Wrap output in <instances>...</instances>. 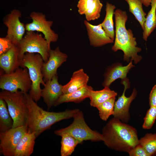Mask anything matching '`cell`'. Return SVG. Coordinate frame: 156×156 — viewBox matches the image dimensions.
I'll return each instance as SVG.
<instances>
[{"instance_id": "obj_1", "label": "cell", "mask_w": 156, "mask_h": 156, "mask_svg": "<svg viewBox=\"0 0 156 156\" xmlns=\"http://www.w3.org/2000/svg\"><path fill=\"white\" fill-rule=\"evenodd\" d=\"M24 96L28 110L27 125L31 131L35 133L36 137L54 124L73 118L80 111L77 109L58 112L46 111L38 106L27 92L24 93Z\"/></svg>"}, {"instance_id": "obj_2", "label": "cell", "mask_w": 156, "mask_h": 156, "mask_svg": "<svg viewBox=\"0 0 156 156\" xmlns=\"http://www.w3.org/2000/svg\"><path fill=\"white\" fill-rule=\"evenodd\" d=\"M105 144L114 150L128 153L139 143L136 130L114 117L102 129Z\"/></svg>"}, {"instance_id": "obj_3", "label": "cell", "mask_w": 156, "mask_h": 156, "mask_svg": "<svg viewBox=\"0 0 156 156\" xmlns=\"http://www.w3.org/2000/svg\"><path fill=\"white\" fill-rule=\"evenodd\" d=\"M115 21V38L112 50L116 51H122L124 53L125 61H134L137 64L141 60L142 57L138 53L142 49L137 46L136 38L134 37L132 31L127 29L125 26L128 16L125 11L120 9L116 10L114 12Z\"/></svg>"}, {"instance_id": "obj_4", "label": "cell", "mask_w": 156, "mask_h": 156, "mask_svg": "<svg viewBox=\"0 0 156 156\" xmlns=\"http://www.w3.org/2000/svg\"><path fill=\"white\" fill-rule=\"evenodd\" d=\"M44 61L42 56L38 53H25L20 64V67L27 68L31 82L29 94L36 102L42 97L40 85L45 84L43 80L42 67Z\"/></svg>"}, {"instance_id": "obj_5", "label": "cell", "mask_w": 156, "mask_h": 156, "mask_svg": "<svg viewBox=\"0 0 156 156\" xmlns=\"http://www.w3.org/2000/svg\"><path fill=\"white\" fill-rule=\"evenodd\" d=\"M0 98L3 100L8 106V110L13 120L12 128L27 125L28 110L24 96V92L18 90L12 92L2 90Z\"/></svg>"}, {"instance_id": "obj_6", "label": "cell", "mask_w": 156, "mask_h": 156, "mask_svg": "<svg viewBox=\"0 0 156 156\" xmlns=\"http://www.w3.org/2000/svg\"><path fill=\"white\" fill-rule=\"evenodd\" d=\"M73 118V121L70 125L55 131V134L60 136L62 134H67L82 142L86 140L103 141L104 138L102 133L92 130L87 125L82 111H80Z\"/></svg>"}, {"instance_id": "obj_7", "label": "cell", "mask_w": 156, "mask_h": 156, "mask_svg": "<svg viewBox=\"0 0 156 156\" xmlns=\"http://www.w3.org/2000/svg\"><path fill=\"white\" fill-rule=\"evenodd\" d=\"M19 50L18 59L20 64L26 53H38L42 57L44 62H46L51 49L47 41L42 34L38 32L26 31L25 34L17 46Z\"/></svg>"}, {"instance_id": "obj_8", "label": "cell", "mask_w": 156, "mask_h": 156, "mask_svg": "<svg viewBox=\"0 0 156 156\" xmlns=\"http://www.w3.org/2000/svg\"><path fill=\"white\" fill-rule=\"evenodd\" d=\"M31 82L26 67H20L9 73L1 74L0 77V88L12 92L20 90L24 93L30 90Z\"/></svg>"}, {"instance_id": "obj_9", "label": "cell", "mask_w": 156, "mask_h": 156, "mask_svg": "<svg viewBox=\"0 0 156 156\" xmlns=\"http://www.w3.org/2000/svg\"><path fill=\"white\" fill-rule=\"evenodd\" d=\"M30 16L32 21L25 25L26 31L41 32L50 47L51 43L57 42L59 38L58 35L51 29L53 22L47 20L45 15L39 12H32Z\"/></svg>"}, {"instance_id": "obj_10", "label": "cell", "mask_w": 156, "mask_h": 156, "mask_svg": "<svg viewBox=\"0 0 156 156\" xmlns=\"http://www.w3.org/2000/svg\"><path fill=\"white\" fill-rule=\"evenodd\" d=\"M27 125L0 132V152L4 156H14L16 146L28 130Z\"/></svg>"}, {"instance_id": "obj_11", "label": "cell", "mask_w": 156, "mask_h": 156, "mask_svg": "<svg viewBox=\"0 0 156 156\" xmlns=\"http://www.w3.org/2000/svg\"><path fill=\"white\" fill-rule=\"evenodd\" d=\"M22 14L19 10L14 9L4 18L3 23L7 27L5 37L10 40L13 44L18 46L25 35V25L20 19Z\"/></svg>"}, {"instance_id": "obj_12", "label": "cell", "mask_w": 156, "mask_h": 156, "mask_svg": "<svg viewBox=\"0 0 156 156\" xmlns=\"http://www.w3.org/2000/svg\"><path fill=\"white\" fill-rule=\"evenodd\" d=\"M124 86V90L122 95L119 96L115 102L114 113V118L124 122H127L129 120L130 115L129 108L132 102L136 97L137 91L134 88L131 96L127 97L125 95V91L129 87V80L127 78L122 80L121 82Z\"/></svg>"}, {"instance_id": "obj_13", "label": "cell", "mask_w": 156, "mask_h": 156, "mask_svg": "<svg viewBox=\"0 0 156 156\" xmlns=\"http://www.w3.org/2000/svg\"><path fill=\"white\" fill-rule=\"evenodd\" d=\"M68 57L66 53L60 51L58 46L55 49H50L48 59L46 62H44L42 69L43 80L45 83L57 75L58 68L66 61Z\"/></svg>"}, {"instance_id": "obj_14", "label": "cell", "mask_w": 156, "mask_h": 156, "mask_svg": "<svg viewBox=\"0 0 156 156\" xmlns=\"http://www.w3.org/2000/svg\"><path fill=\"white\" fill-rule=\"evenodd\" d=\"M42 89V97L48 109L54 105L60 97L63 94V86L58 81L57 75L45 83Z\"/></svg>"}, {"instance_id": "obj_15", "label": "cell", "mask_w": 156, "mask_h": 156, "mask_svg": "<svg viewBox=\"0 0 156 156\" xmlns=\"http://www.w3.org/2000/svg\"><path fill=\"white\" fill-rule=\"evenodd\" d=\"M84 24L91 45L99 47L113 42L114 41L106 34L100 24L92 25L87 20L84 21Z\"/></svg>"}, {"instance_id": "obj_16", "label": "cell", "mask_w": 156, "mask_h": 156, "mask_svg": "<svg viewBox=\"0 0 156 156\" xmlns=\"http://www.w3.org/2000/svg\"><path fill=\"white\" fill-rule=\"evenodd\" d=\"M19 50L14 45L6 53L0 55V67L5 73H9L20 67L18 59Z\"/></svg>"}, {"instance_id": "obj_17", "label": "cell", "mask_w": 156, "mask_h": 156, "mask_svg": "<svg viewBox=\"0 0 156 156\" xmlns=\"http://www.w3.org/2000/svg\"><path fill=\"white\" fill-rule=\"evenodd\" d=\"M132 61L125 66L120 64H116L109 68L105 74V79L102 85L104 87H109L111 84L118 79L122 80L126 78L130 70L133 67Z\"/></svg>"}, {"instance_id": "obj_18", "label": "cell", "mask_w": 156, "mask_h": 156, "mask_svg": "<svg viewBox=\"0 0 156 156\" xmlns=\"http://www.w3.org/2000/svg\"><path fill=\"white\" fill-rule=\"evenodd\" d=\"M89 79V76L83 69L74 72L70 81L63 86V94L71 93L87 85Z\"/></svg>"}, {"instance_id": "obj_19", "label": "cell", "mask_w": 156, "mask_h": 156, "mask_svg": "<svg viewBox=\"0 0 156 156\" xmlns=\"http://www.w3.org/2000/svg\"><path fill=\"white\" fill-rule=\"evenodd\" d=\"M36 138L35 133L28 129L16 147L14 156H29L33 153Z\"/></svg>"}, {"instance_id": "obj_20", "label": "cell", "mask_w": 156, "mask_h": 156, "mask_svg": "<svg viewBox=\"0 0 156 156\" xmlns=\"http://www.w3.org/2000/svg\"><path fill=\"white\" fill-rule=\"evenodd\" d=\"M92 88L88 85L79 89L67 94H63L59 98L54 106L64 103L68 102H80L87 98H89Z\"/></svg>"}, {"instance_id": "obj_21", "label": "cell", "mask_w": 156, "mask_h": 156, "mask_svg": "<svg viewBox=\"0 0 156 156\" xmlns=\"http://www.w3.org/2000/svg\"><path fill=\"white\" fill-rule=\"evenodd\" d=\"M117 93L111 90L109 87H104L103 89L95 91L92 90L90 93L89 98L90 105L92 107H96L98 106L109 99L116 97Z\"/></svg>"}, {"instance_id": "obj_22", "label": "cell", "mask_w": 156, "mask_h": 156, "mask_svg": "<svg viewBox=\"0 0 156 156\" xmlns=\"http://www.w3.org/2000/svg\"><path fill=\"white\" fill-rule=\"evenodd\" d=\"M116 7L108 2L106 5V14L103 22L100 25L106 34L113 40H114L115 32L114 29L113 16Z\"/></svg>"}, {"instance_id": "obj_23", "label": "cell", "mask_w": 156, "mask_h": 156, "mask_svg": "<svg viewBox=\"0 0 156 156\" xmlns=\"http://www.w3.org/2000/svg\"><path fill=\"white\" fill-rule=\"evenodd\" d=\"M151 5V8L146 18L143 30V38L146 41L156 27V0H152Z\"/></svg>"}, {"instance_id": "obj_24", "label": "cell", "mask_w": 156, "mask_h": 156, "mask_svg": "<svg viewBox=\"0 0 156 156\" xmlns=\"http://www.w3.org/2000/svg\"><path fill=\"white\" fill-rule=\"evenodd\" d=\"M60 154L61 156H69L74 152L77 146L82 142L67 134L61 135Z\"/></svg>"}, {"instance_id": "obj_25", "label": "cell", "mask_w": 156, "mask_h": 156, "mask_svg": "<svg viewBox=\"0 0 156 156\" xmlns=\"http://www.w3.org/2000/svg\"><path fill=\"white\" fill-rule=\"evenodd\" d=\"M125 0L129 5V11L134 16L143 30L146 14L143 10L142 3L140 0Z\"/></svg>"}, {"instance_id": "obj_26", "label": "cell", "mask_w": 156, "mask_h": 156, "mask_svg": "<svg viewBox=\"0 0 156 156\" xmlns=\"http://www.w3.org/2000/svg\"><path fill=\"white\" fill-rule=\"evenodd\" d=\"M6 104L5 101L0 98V132L8 130L13 126V120Z\"/></svg>"}, {"instance_id": "obj_27", "label": "cell", "mask_w": 156, "mask_h": 156, "mask_svg": "<svg viewBox=\"0 0 156 156\" xmlns=\"http://www.w3.org/2000/svg\"><path fill=\"white\" fill-rule=\"evenodd\" d=\"M116 97H112L98 106L96 108L99 112L101 119L106 121L109 117L113 115Z\"/></svg>"}, {"instance_id": "obj_28", "label": "cell", "mask_w": 156, "mask_h": 156, "mask_svg": "<svg viewBox=\"0 0 156 156\" xmlns=\"http://www.w3.org/2000/svg\"><path fill=\"white\" fill-rule=\"evenodd\" d=\"M139 143L150 156L156 155V133L146 134L139 140Z\"/></svg>"}, {"instance_id": "obj_29", "label": "cell", "mask_w": 156, "mask_h": 156, "mask_svg": "<svg viewBox=\"0 0 156 156\" xmlns=\"http://www.w3.org/2000/svg\"><path fill=\"white\" fill-rule=\"evenodd\" d=\"M103 6L100 0H94L90 8L85 14L86 20L94 21L98 19Z\"/></svg>"}, {"instance_id": "obj_30", "label": "cell", "mask_w": 156, "mask_h": 156, "mask_svg": "<svg viewBox=\"0 0 156 156\" xmlns=\"http://www.w3.org/2000/svg\"><path fill=\"white\" fill-rule=\"evenodd\" d=\"M156 119V107H150L144 118L142 128L149 129L153 127Z\"/></svg>"}, {"instance_id": "obj_31", "label": "cell", "mask_w": 156, "mask_h": 156, "mask_svg": "<svg viewBox=\"0 0 156 156\" xmlns=\"http://www.w3.org/2000/svg\"><path fill=\"white\" fill-rule=\"evenodd\" d=\"M14 45L12 41L6 37L0 38V55L7 52Z\"/></svg>"}, {"instance_id": "obj_32", "label": "cell", "mask_w": 156, "mask_h": 156, "mask_svg": "<svg viewBox=\"0 0 156 156\" xmlns=\"http://www.w3.org/2000/svg\"><path fill=\"white\" fill-rule=\"evenodd\" d=\"M94 0H79L77 5L78 12L80 15L84 14L90 8Z\"/></svg>"}, {"instance_id": "obj_33", "label": "cell", "mask_w": 156, "mask_h": 156, "mask_svg": "<svg viewBox=\"0 0 156 156\" xmlns=\"http://www.w3.org/2000/svg\"><path fill=\"white\" fill-rule=\"evenodd\" d=\"M128 153L130 156H150L144 148L139 143L131 149Z\"/></svg>"}, {"instance_id": "obj_34", "label": "cell", "mask_w": 156, "mask_h": 156, "mask_svg": "<svg viewBox=\"0 0 156 156\" xmlns=\"http://www.w3.org/2000/svg\"><path fill=\"white\" fill-rule=\"evenodd\" d=\"M149 104L150 107H156V85L153 86L150 92Z\"/></svg>"}, {"instance_id": "obj_35", "label": "cell", "mask_w": 156, "mask_h": 156, "mask_svg": "<svg viewBox=\"0 0 156 156\" xmlns=\"http://www.w3.org/2000/svg\"><path fill=\"white\" fill-rule=\"evenodd\" d=\"M142 4L146 7H148L151 5L152 0H140Z\"/></svg>"}]
</instances>
